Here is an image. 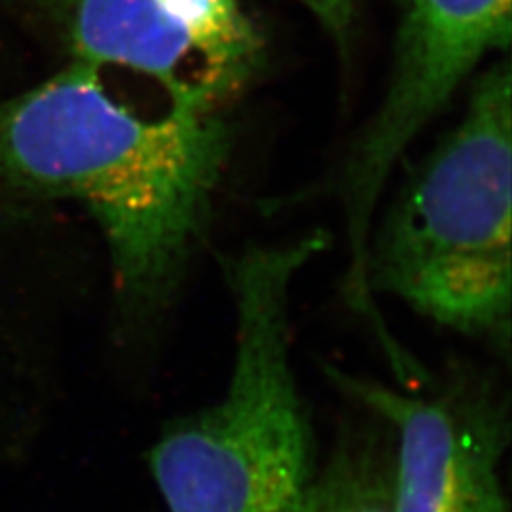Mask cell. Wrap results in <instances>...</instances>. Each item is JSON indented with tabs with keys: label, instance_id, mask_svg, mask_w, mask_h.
<instances>
[{
	"label": "cell",
	"instance_id": "cell-1",
	"mask_svg": "<svg viewBox=\"0 0 512 512\" xmlns=\"http://www.w3.org/2000/svg\"><path fill=\"white\" fill-rule=\"evenodd\" d=\"M232 150L220 112L141 116L84 63L0 107V177L84 203L109 245L131 329L171 306L207 230Z\"/></svg>",
	"mask_w": 512,
	"mask_h": 512
},
{
	"label": "cell",
	"instance_id": "cell-2",
	"mask_svg": "<svg viewBox=\"0 0 512 512\" xmlns=\"http://www.w3.org/2000/svg\"><path fill=\"white\" fill-rule=\"evenodd\" d=\"M323 234L251 245L226 264L236 348L219 401L165 427L148 454L169 512H287L317 471L291 359L294 279Z\"/></svg>",
	"mask_w": 512,
	"mask_h": 512
},
{
	"label": "cell",
	"instance_id": "cell-3",
	"mask_svg": "<svg viewBox=\"0 0 512 512\" xmlns=\"http://www.w3.org/2000/svg\"><path fill=\"white\" fill-rule=\"evenodd\" d=\"M512 73L501 59L378 228L366 281L465 336L511 340Z\"/></svg>",
	"mask_w": 512,
	"mask_h": 512
},
{
	"label": "cell",
	"instance_id": "cell-4",
	"mask_svg": "<svg viewBox=\"0 0 512 512\" xmlns=\"http://www.w3.org/2000/svg\"><path fill=\"white\" fill-rule=\"evenodd\" d=\"M389 86L349 152L340 177L348 232V304L374 329L384 325L366 281L374 211L397 162L458 92L476 65L512 38L511 0H399Z\"/></svg>",
	"mask_w": 512,
	"mask_h": 512
},
{
	"label": "cell",
	"instance_id": "cell-5",
	"mask_svg": "<svg viewBox=\"0 0 512 512\" xmlns=\"http://www.w3.org/2000/svg\"><path fill=\"white\" fill-rule=\"evenodd\" d=\"M327 376L391 429L395 512H509L501 463L511 420L492 385L456 378L421 395L334 366Z\"/></svg>",
	"mask_w": 512,
	"mask_h": 512
},
{
	"label": "cell",
	"instance_id": "cell-6",
	"mask_svg": "<svg viewBox=\"0 0 512 512\" xmlns=\"http://www.w3.org/2000/svg\"><path fill=\"white\" fill-rule=\"evenodd\" d=\"M78 63L122 67L164 88L169 105L220 112L247 80L209 54L160 0H73Z\"/></svg>",
	"mask_w": 512,
	"mask_h": 512
},
{
	"label": "cell",
	"instance_id": "cell-7",
	"mask_svg": "<svg viewBox=\"0 0 512 512\" xmlns=\"http://www.w3.org/2000/svg\"><path fill=\"white\" fill-rule=\"evenodd\" d=\"M287 512H395V440L384 421L348 425Z\"/></svg>",
	"mask_w": 512,
	"mask_h": 512
},
{
	"label": "cell",
	"instance_id": "cell-8",
	"mask_svg": "<svg viewBox=\"0 0 512 512\" xmlns=\"http://www.w3.org/2000/svg\"><path fill=\"white\" fill-rule=\"evenodd\" d=\"M209 54L247 82L262 59V38L241 0H160Z\"/></svg>",
	"mask_w": 512,
	"mask_h": 512
},
{
	"label": "cell",
	"instance_id": "cell-9",
	"mask_svg": "<svg viewBox=\"0 0 512 512\" xmlns=\"http://www.w3.org/2000/svg\"><path fill=\"white\" fill-rule=\"evenodd\" d=\"M327 29L342 54H348L353 37L357 0H298Z\"/></svg>",
	"mask_w": 512,
	"mask_h": 512
}]
</instances>
